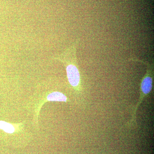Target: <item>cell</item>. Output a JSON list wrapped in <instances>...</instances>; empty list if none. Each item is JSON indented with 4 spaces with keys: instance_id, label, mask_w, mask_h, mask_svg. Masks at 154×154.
I'll list each match as a JSON object with an SVG mask.
<instances>
[{
    "instance_id": "cell-1",
    "label": "cell",
    "mask_w": 154,
    "mask_h": 154,
    "mask_svg": "<svg viewBox=\"0 0 154 154\" xmlns=\"http://www.w3.org/2000/svg\"><path fill=\"white\" fill-rule=\"evenodd\" d=\"M77 42L67 50L60 57L67 63L66 66L67 75L70 84L74 87H78L80 81L79 72L75 64L76 61V45Z\"/></svg>"
},
{
    "instance_id": "cell-2",
    "label": "cell",
    "mask_w": 154,
    "mask_h": 154,
    "mask_svg": "<svg viewBox=\"0 0 154 154\" xmlns=\"http://www.w3.org/2000/svg\"><path fill=\"white\" fill-rule=\"evenodd\" d=\"M48 100L50 101L66 102L67 98L62 93L58 92H53L47 96Z\"/></svg>"
},
{
    "instance_id": "cell-3",
    "label": "cell",
    "mask_w": 154,
    "mask_h": 154,
    "mask_svg": "<svg viewBox=\"0 0 154 154\" xmlns=\"http://www.w3.org/2000/svg\"><path fill=\"white\" fill-rule=\"evenodd\" d=\"M0 128L8 133H13L15 131V128L13 125L2 121H0Z\"/></svg>"
}]
</instances>
